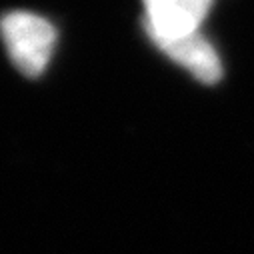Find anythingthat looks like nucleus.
<instances>
[{"mask_svg": "<svg viewBox=\"0 0 254 254\" xmlns=\"http://www.w3.org/2000/svg\"><path fill=\"white\" fill-rule=\"evenodd\" d=\"M144 30L154 44L196 34L214 0H142Z\"/></svg>", "mask_w": 254, "mask_h": 254, "instance_id": "f03ea898", "label": "nucleus"}, {"mask_svg": "<svg viewBox=\"0 0 254 254\" xmlns=\"http://www.w3.org/2000/svg\"><path fill=\"white\" fill-rule=\"evenodd\" d=\"M170 60L186 68L196 80L204 84H214L222 76V62L216 48L202 34H188L156 44Z\"/></svg>", "mask_w": 254, "mask_h": 254, "instance_id": "7ed1b4c3", "label": "nucleus"}, {"mask_svg": "<svg viewBox=\"0 0 254 254\" xmlns=\"http://www.w3.org/2000/svg\"><path fill=\"white\" fill-rule=\"evenodd\" d=\"M2 36L12 64L28 78H38L52 58L56 28L42 16L14 10L0 18Z\"/></svg>", "mask_w": 254, "mask_h": 254, "instance_id": "f257e3e1", "label": "nucleus"}]
</instances>
